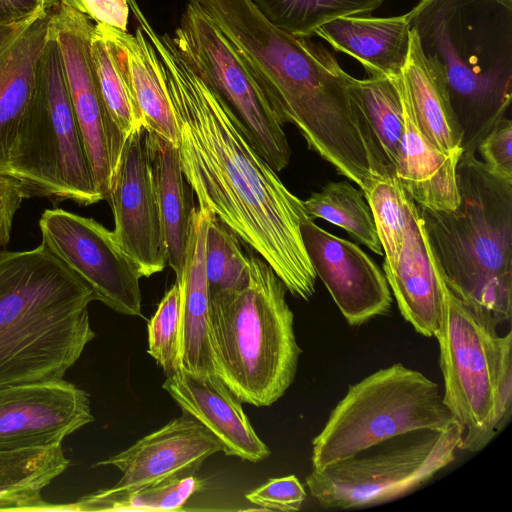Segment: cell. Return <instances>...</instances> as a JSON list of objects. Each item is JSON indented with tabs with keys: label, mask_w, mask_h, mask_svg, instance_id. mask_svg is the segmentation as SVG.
I'll return each instance as SVG.
<instances>
[{
	"label": "cell",
	"mask_w": 512,
	"mask_h": 512,
	"mask_svg": "<svg viewBox=\"0 0 512 512\" xmlns=\"http://www.w3.org/2000/svg\"><path fill=\"white\" fill-rule=\"evenodd\" d=\"M315 35L360 62L373 77H399L411 42L406 14L391 17L341 16L319 26Z\"/></svg>",
	"instance_id": "7402d4cb"
},
{
	"label": "cell",
	"mask_w": 512,
	"mask_h": 512,
	"mask_svg": "<svg viewBox=\"0 0 512 512\" xmlns=\"http://www.w3.org/2000/svg\"><path fill=\"white\" fill-rule=\"evenodd\" d=\"M163 389L185 413L204 426L228 456L257 463L270 455L248 420L242 401L216 374L182 369L169 374Z\"/></svg>",
	"instance_id": "ac0fdd59"
},
{
	"label": "cell",
	"mask_w": 512,
	"mask_h": 512,
	"mask_svg": "<svg viewBox=\"0 0 512 512\" xmlns=\"http://www.w3.org/2000/svg\"><path fill=\"white\" fill-rule=\"evenodd\" d=\"M219 451L222 447L217 439L197 420L183 413L126 450L93 466L117 467L123 475L108 489L126 491L194 474L208 457Z\"/></svg>",
	"instance_id": "e0dca14e"
},
{
	"label": "cell",
	"mask_w": 512,
	"mask_h": 512,
	"mask_svg": "<svg viewBox=\"0 0 512 512\" xmlns=\"http://www.w3.org/2000/svg\"><path fill=\"white\" fill-rule=\"evenodd\" d=\"M39 227L41 244L91 288L95 300L124 315H141V276L113 231L60 208L45 210Z\"/></svg>",
	"instance_id": "7c38bea8"
},
{
	"label": "cell",
	"mask_w": 512,
	"mask_h": 512,
	"mask_svg": "<svg viewBox=\"0 0 512 512\" xmlns=\"http://www.w3.org/2000/svg\"><path fill=\"white\" fill-rule=\"evenodd\" d=\"M400 95L404 134L395 177L417 205L433 211H453L460 203L457 164L463 150L446 153L430 143L418 129L401 92Z\"/></svg>",
	"instance_id": "603a6c76"
},
{
	"label": "cell",
	"mask_w": 512,
	"mask_h": 512,
	"mask_svg": "<svg viewBox=\"0 0 512 512\" xmlns=\"http://www.w3.org/2000/svg\"><path fill=\"white\" fill-rule=\"evenodd\" d=\"M25 198L28 196L20 181L0 174V251L9 242L14 216Z\"/></svg>",
	"instance_id": "f35d334b"
},
{
	"label": "cell",
	"mask_w": 512,
	"mask_h": 512,
	"mask_svg": "<svg viewBox=\"0 0 512 512\" xmlns=\"http://www.w3.org/2000/svg\"><path fill=\"white\" fill-rule=\"evenodd\" d=\"M90 57L106 110L126 139L142 124L120 52L104 24L94 26Z\"/></svg>",
	"instance_id": "f1b7e54d"
},
{
	"label": "cell",
	"mask_w": 512,
	"mask_h": 512,
	"mask_svg": "<svg viewBox=\"0 0 512 512\" xmlns=\"http://www.w3.org/2000/svg\"><path fill=\"white\" fill-rule=\"evenodd\" d=\"M300 230L316 276L350 326L389 313L393 299L386 277L362 249L311 219L304 221Z\"/></svg>",
	"instance_id": "2e32d148"
},
{
	"label": "cell",
	"mask_w": 512,
	"mask_h": 512,
	"mask_svg": "<svg viewBox=\"0 0 512 512\" xmlns=\"http://www.w3.org/2000/svg\"><path fill=\"white\" fill-rule=\"evenodd\" d=\"M456 422L439 385L402 363L350 385L312 441L313 470L347 459L388 439Z\"/></svg>",
	"instance_id": "ba28073f"
},
{
	"label": "cell",
	"mask_w": 512,
	"mask_h": 512,
	"mask_svg": "<svg viewBox=\"0 0 512 512\" xmlns=\"http://www.w3.org/2000/svg\"><path fill=\"white\" fill-rule=\"evenodd\" d=\"M79 10L97 23L127 31L130 12L128 0H77Z\"/></svg>",
	"instance_id": "ab89813d"
},
{
	"label": "cell",
	"mask_w": 512,
	"mask_h": 512,
	"mask_svg": "<svg viewBox=\"0 0 512 512\" xmlns=\"http://www.w3.org/2000/svg\"><path fill=\"white\" fill-rule=\"evenodd\" d=\"M406 16L475 154L511 105L512 0H420Z\"/></svg>",
	"instance_id": "277c9868"
},
{
	"label": "cell",
	"mask_w": 512,
	"mask_h": 512,
	"mask_svg": "<svg viewBox=\"0 0 512 512\" xmlns=\"http://www.w3.org/2000/svg\"><path fill=\"white\" fill-rule=\"evenodd\" d=\"M311 220L324 219L347 231L378 255H383L376 226L364 194L350 183L329 182L303 201Z\"/></svg>",
	"instance_id": "1f68e13d"
},
{
	"label": "cell",
	"mask_w": 512,
	"mask_h": 512,
	"mask_svg": "<svg viewBox=\"0 0 512 512\" xmlns=\"http://www.w3.org/2000/svg\"><path fill=\"white\" fill-rule=\"evenodd\" d=\"M90 17L60 1L51 5L50 26L60 47L68 90L98 191L106 199L126 139L103 102L90 57Z\"/></svg>",
	"instance_id": "4fadbf2b"
},
{
	"label": "cell",
	"mask_w": 512,
	"mask_h": 512,
	"mask_svg": "<svg viewBox=\"0 0 512 512\" xmlns=\"http://www.w3.org/2000/svg\"><path fill=\"white\" fill-rule=\"evenodd\" d=\"M383 268L403 318L419 334L436 338L444 322L447 286L416 203L397 256Z\"/></svg>",
	"instance_id": "d6986e66"
},
{
	"label": "cell",
	"mask_w": 512,
	"mask_h": 512,
	"mask_svg": "<svg viewBox=\"0 0 512 512\" xmlns=\"http://www.w3.org/2000/svg\"><path fill=\"white\" fill-rule=\"evenodd\" d=\"M138 25L161 61L179 127L178 151L198 207L207 209L273 269L293 296L309 300L316 274L300 226L303 201L259 155L228 107L205 85L174 45L141 11Z\"/></svg>",
	"instance_id": "6da1fadb"
},
{
	"label": "cell",
	"mask_w": 512,
	"mask_h": 512,
	"mask_svg": "<svg viewBox=\"0 0 512 512\" xmlns=\"http://www.w3.org/2000/svg\"><path fill=\"white\" fill-rule=\"evenodd\" d=\"M70 464L62 445L0 449V511H66L46 502L42 490Z\"/></svg>",
	"instance_id": "4316f807"
},
{
	"label": "cell",
	"mask_w": 512,
	"mask_h": 512,
	"mask_svg": "<svg viewBox=\"0 0 512 512\" xmlns=\"http://www.w3.org/2000/svg\"><path fill=\"white\" fill-rule=\"evenodd\" d=\"M148 153L166 244L167 265L182 273L195 206L182 172L178 147L148 132Z\"/></svg>",
	"instance_id": "484cf974"
},
{
	"label": "cell",
	"mask_w": 512,
	"mask_h": 512,
	"mask_svg": "<svg viewBox=\"0 0 512 512\" xmlns=\"http://www.w3.org/2000/svg\"><path fill=\"white\" fill-rule=\"evenodd\" d=\"M52 3L0 27V174L8 175L16 127L34 91L38 62L49 37Z\"/></svg>",
	"instance_id": "ffe728a7"
},
{
	"label": "cell",
	"mask_w": 512,
	"mask_h": 512,
	"mask_svg": "<svg viewBox=\"0 0 512 512\" xmlns=\"http://www.w3.org/2000/svg\"><path fill=\"white\" fill-rule=\"evenodd\" d=\"M8 175L21 182L28 197L79 205L104 199L92 175L51 26L33 94L16 127Z\"/></svg>",
	"instance_id": "52a82bcc"
},
{
	"label": "cell",
	"mask_w": 512,
	"mask_h": 512,
	"mask_svg": "<svg viewBox=\"0 0 512 512\" xmlns=\"http://www.w3.org/2000/svg\"><path fill=\"white\" fill-rule=\"evenodd\" d=\"M498 325L486 308L458 297L447 287L444 322L436 339L442 400L461 428L460 450L479 452L498 433Z\"/></svg>",
	"instance_id": "30bf717a"
},
{
	"label": "cell",
	"mask_w": 512,
	"mask_h": 512,
	"mask_svg": "<svg viewBox=\"0 0 512 512\" xmlns=\"http://www.w3.org/2000/svg\"><path fill=\"white\" fill-rule=\"evenodd\" d=\"M461 428L397 436L313 470L306 477L312 497L325 509L349 510L388 503L412 493L456 457Z\"/></svg>",
	"instance_id": "9c48e42d"
},
{
	"label": "cell",
	"mask_w": 512,
	"mask_h": 512,
	"mask_svg": "<svg viewBox=\"0 0 512 512\" xmlns=\"http://www.w3.org/2000/svg\"><path fill=\"white\" fill-rule=\"evenodd\" d=\"M276 28L296 37L311 38L322 24L341 16L363 15L385 0H250Z\"/></svg>",
	"instance_id": "4dcf8cb0"
},
{
	"label": "cell",
	"mask_w": 512,
	"mask_h": 512,
	"mask_svg": "<svg viewBox=\"0 0 512 512\" xmlns=\"http://www.w3.org/2000/svg\"><path fill=\"white\" fill-rule=\"evenodd\" d=\"M51 1H60V2H63L65 4H68L76 9L79 10V6H78V2L77 0H51Z\"/></svg>",
	"instance_id": "b9f144b4"
},
{
	"label": "cell",
	"mask_w": 512,
	"mask_h": 512,
	"mask_svg": "<svg viewBox=\"0 0 512 512\" xmlns=\"http://www.w3.org/2000/svg\"><path fill=\"white\" fill-rule=\"evenodd\" d=\"M414 121L422 135L439 150H463L460 129L453 117L439 74L423 55L411 30L408 58L397 78Z\"/></svg>",
	"instance_id": "d4e9b609"
},
{
	"label": "cell",
	"mask_w": 512,
	"mask_h": 512,
	"mask_svg": "<svg viewBox=\"0 0 512 512\" xmlns=\"http://www.w3.org/2000/svg\"><path fill=\"white\" fill-rule=\"evenodd\" d=\"M93 420L87 392L64 378L0 388V449L59 446Z\"/></svg>",
	"instance_id": "9a60e30c"
},
{
	"label": "cell",
	"mask_w": 512,
	"mask_h": 512,
	"mask_svg": "<svg viewBox=\"0 0 512 512\" xmlns=\"http://www.w3.org/2000/svg\"><path fill=\"white\" fill-rule=\"evenodd\" d=\"M51 0H0V27L17 23Z\"/></svg>",
	"instance_id": "60d3db41"
},
{
	"label": "cell",
	"mask_w": 512,
	"mask_h": 512,
	"mask_svg": "<svg viewBox=\"0 0 512 512\" xmlns=\"http://www.w3.org/2000/svg\"><path fill=\"white\" fill-rule=\"evenodd\" d=\"M221 31L257 79L281 121L351 181L370 170V138L349 94L352 76L321 43L269 23L250 0H188Z\"/></svg>",
	"instance_id": "7a4b0ae2"
},
{
	"label": "cell",
	"mask_w": 512,
	"mask_h": 512,
	"mask_svg": "<svg viewBox=\"0 0 512 512\" xmlns=\"http://www.w3.org/2000/svg\"><path fill=\"white\" fill-rule=\"evenodd\" d=\"M201 487L202 482L191 474L133 490L111 491L107 488L67 504V511H180Z\"/></svg>",
	"instance_id": "f546056e"
},
{
	"label": "cell",
	"mask_w": 512,
	"mask_h": 512,
	"mask_svg": "<svg viewBox=\"0 0 512 512\" xmlns=\"http://www.w3.org/2000/svg\"><path fill=\"white\" fill-rule=\"evenodd\" d=\"M210 212H192L185 263L176 278L180 288V369L215 374L210 334V299L205 272V242Z\"/></svg>",
	"instance_id": "44dd1931"
},
{
	"label": "cell",
	"mask_w": 512,
	"mask_h": 512,
	"mask_svg": "<svg viewBox=\"0 0 512 512\" xmlns=\"http://www.w3.org/2000/svg\"><path fill=\"white\" fill-rule=\"evenodd\" d=\"M398 77H352L353 107L369 130L378 157L389 177H395L404 134V116Z\"/></svg>",
	"instance_id": "83f0119b"
},
{
	"label": "cell",
	"mask_w": 512,
	"mask_h": 512,
	"mask_svg": "<svg viewBox=\"0 0 512 512\" xmlns=\"http://www.w3.org/2000/svg\"><path fill=\"white\" fill-rule=\"evenodd\" d=\"M106 28L120 52L142 126L178 147L179 127L154 46L139 25L134 34Z\"/></svg>",
	"instance_id": "cb8c5ba5"
},
{
	"label": "cell",
	"mask_w": 512,
	"mask_h": 512,
	"mask_svg": "<svg viewBox=\"0 0 512 512\" xmlns=\"http://www.w3.org/2000/svg\"><path fill=\"white\" fill-rule=\"evenodd\" d=\"M249 282L210 299L215 374L244 403L270 406L294 381L302 353L287 288L270 265L248 251Z\"/></svg>",
	"instance_id": "8992f818"
},
{
	"label": "cell",
	"mask_w": 512,
	"mask_h": 512,
	"mask_svg": "<svg viewBox=\"0 0 512 512\" xmlns=\"http://www.w3.org/2000/svg\"><path fill=\"white\" fill-rule=\"evenodd\" d=\"M94 300L44 245L0 251V388L63 379L95 337Z\"/></svg>",
	"instance_id": "3957f363"
},
{
	"label": "cell",
	"mask_w": 512,
	"mask_h": 512,
	"mask_svg": "<svg viewBox=\"0 0 512 512\" xmlns=\"http://www.w3.org/2000/svg\"><path fill=\"white\" fill-rule=\"evenodd\" d=\"M147 137L142 126L126 138L106 198L114 217L113 233L141 277L159 273L167 265Z\"/></svg>",
	"instance_id": "5bb4252c"
},
{
	"label": "cell",
	"mask_w": 512,
	"mask_h": 512,
	"mask_svg": "<svg viewBox=\"0 0 512 512\" xmlns=\"http://www.w3.org/2000/svg\"><path fill=\"white\" fill-rule=\"evenodd\" d=\"M370 207L385 265L391 264L403 243L415 202L396 177L375 176L362 189Z\"/></svg>",
	"instance_id": "836d02e7"
},
{
	"label": "cell",
	"mask_w": 512,
	"mask_h": 512,
	"mask_svg": "<svg viewBox=\"0 0 512 512\" xmlns=\"http://www.w3.org/2000/svg\"><path fill=\"white\" fill-rule=\"evenodd\" d=\"M181 293L175 284L165 293L147 324L148 354L166 376L180 369Z\"/></svg>",
	"instance_id": "e575fe53"
},
{
	"label": "cell",
	"mask_w": 512,
	"mask_h": 512,
	"mask_svg": "<svg viewBox=\"0 0 512 512\" xmlns=\"http://www.w3.org/2000/svg\"><path fill=\"white\" fill-rule=\"evenodd\" d=\"M246 499L263 510L298 511L306 498V491L294 475L270 479L245 495Z\"/></svg>",
	"instance_id": "d590c367"
},
{
	"label": "cell",
	"mask_w": 512,
	"mask_h": 512,
	"mask_svg": "<svg viewBox=\"0 0 512 512\" xmlns=\"http://www.w3.org/2000/svg\"><path fill=\"white\" fill-rule=\"evenodd\" d=\"M241 240L210 214L205 242V272L209 298L237 292L249 282L248 255Z\"/></svg>",
	"instance_id": "d6a6232c"
},
{
	"label": "cell",
	"mask_w": 512,
	"mask_h": 512,
	"mask_svg": "<svg viewBox=\"0 0 512 512\" xmlns=\"http://www.w3.org/2000/svg\"><path fill=\"white\" fill-rule=\"evenodd\" d=\"M495 400L498 433L509 423L512 415V332L499 335L495 374Z\"/></svg>",
	"instance_id": "74e56055"
},
{
	"label": "cell",
	"mask_w": 512,
	"mask_h": 512,
	"mask_svg": "<svg viewBox=\"0 0 512 512\" xmlns=\"http://www.w3.org/2000/svg\"><path fill=\"white\" fill-rule=\"evenodd\" d=\"M171 38L192 70L232 112L259 155L276 172L283 170L291 155L284 123L233 45L190 1Z\"/></svg>",
	"instance_id": "8fae6325"
},
{
	"label": "cell",
	"mask_w": 512,
	"mask_h": 512,
	"mask_svg": "<svg viewBox=\"0 0 512 512\" xmlns=\"http://www.w3.org/2000/svg\"><path fill=\"white\" fill-rule=\"evenodd\" d=\"M458 207L417 205L448 289L490 311L498 324L512 316V183L492 175L475 154L457 164Z\"/></svg>",
	"instance_id": "5b68a950"
},
{
	"label": "cell",
	"mask_w": 512,
	"mask_h": 512,
	"mask_svg": "<svg viewBox=\"0 0 512 512\" xmlns=\"http://www.w3.org/2000/svg\"><path fill=\"white\" fill-rule=\"evenodd\" d=\"M488 171L512 183V121L500 119L477 147Z\"/></svg>",
	"instance_id": "8d00e7d4"
}]
</instances>
